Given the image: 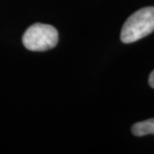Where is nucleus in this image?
Returning a JSON list of instances; mask_svg holds the SVG:
<instances>
[{
    "label": "nucleus",
    "mask_w": 154,
    "mask_h": 154,
    "mask_svg": "<svg viewBox=\"0 0 154 154\" xmlns=\"http://www.w3.org/2000/svg\"><path fill=\"white\" fill-rule=\"evenodd\" d=\"M154 31V7L141 8L134 12L121 29L120 38L123 43H133Z\"/></svg>",
    "instance_id": "1"
},
{
    "label": "nucleus",
    "mask_w": 154,
    "mask_h": 154,
    "mask_svg": "<svg viewBox=\"0 0 154 154\" xmlns=\"http://www.w3.org/2000/svg\"><path fill=\"white\" fill-rule=\"evenodd\" d=\"M23 45L31 51H46L58 43L56 28L48 24L35 23L26 30L22 38Z\"/></svg>",
    "instance_id": "2"
},
{
    "label": "nucleus",
    "mask_w": 154,
    "mask_h": 154,
    "mask_svg": "<svg viewBox=\"0 0 154 154\" xmlns=\"http://www.w3.org/2000/svg\"><path fill=\"white\" fill-rule=\"evenodd\" d=\"M131 132L135 136H145L148 134L154 135V118L135 123L132 126Z\"/></svg>",
    "instance_id": "3"
},
{
    "label": "nucleus",
    "mask_w": 154,
    "mask_h": 154,
    "mask_svg": "<svg viewBox=\"0 0 154 154\" xmlns=\"http://www.w3.org/2000/svg\"><path fill=\"white\" fill-rule=\"evenodd\" d=\"M148 82H149L150 87H152V88L154 89V70H153V71H152L151 73H150Z\"/></svg>",
    "instance_id": "4"
}]
</instances>
